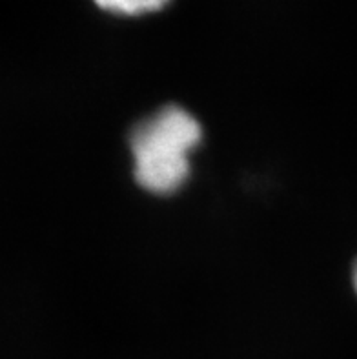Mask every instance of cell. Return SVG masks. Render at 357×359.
<instances>
[{
	"label": "cell",
	"mask_w": 357,
	"mask_h": 359,
	"mask_svg": "<svg viewBox=\"0 0 357 359\" xmlns=\"http://www.w3.org/2000/svg\"><path fill=\"white\" fill-rule=\"evenodd\" d=\"M201 139L203 130L197 118L179 106H166L149 115L131 133L135 181L157 196L182 188L190 177L191 154Z\"/></svg>",
	"instance_id": "obj_1"
},
{
	"label": "cell",
	"mask_w": 357,
	"mask_h": 359,
	"mask_svg": "<svg viewBox=\"0 0 357 359\" xmlns=\"http://www.w3.org/2000/svg\"><path fill=\"white\" fill-rule=\"evenodd\" d=\"M102 11L122 17H140L161 11L172 0H93Z\"/></svg>",
	"instance_id": "obj_2"
},
{
	"label": "cell",
	"mask_w": 357,
	"mask_h": 359,
	"mask_svg": "<svg viewBox=\"0 0 357 359\" xmlns=\"http://www.w3.org/2000/svg\"><path fill=\"white\" fill-rule=\"evenodd\" d=\"M352 283H353V290H356L357 294V259L356 263H353V269H352Z\"/></svg>",
	"instance_id": "obj_3"
}]
</instances>
